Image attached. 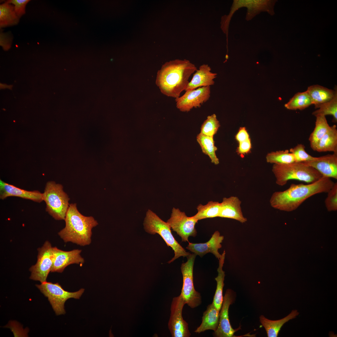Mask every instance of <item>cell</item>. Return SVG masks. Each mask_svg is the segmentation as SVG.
Listing matches in <instances>:
<instances>
[{
    "mask_svg": "<svg viewBox=\"0 0 337 337\" xmlns=\"http://www.w3.org/2000/svg\"><path fill=\"white\" fill-rule=\"evenodd\" d=\"M334 183L323 176L315 182L305 184L292 183L286 190L274 192L270 199L271 206L281 211L291 212L297 209L307 199L317 194L326 193Z\"/></svg>",
    "mask_w": 337,
    "mask_h": 337,
    "instance_id": "obj_1",
    "label": "cell"
},
{
    "mask_svg": "<svg viewBox=\"0 0 337 337\" xmlns=\"http://www.w3.org/2000/svg\"><path fill=\"white\" fill-rule=\"evenodd\" d=\"M197 69L194 64L185 59L166 62L157 72L156 84L163 94L177 98L185 90L189 78Z\"/></svg>",
    "mask_w": 337,
    "mask_h": 337,
    "instance_id": "obj_2",
    "label": "cell"
},
{
    "mask_svg": "<svg viewBox=\"0 0 337 337\" xmlns=\"http://www.w3.org/2000/svg\"><path fill=\"white\" fill-rule=\"evenodd\" d=\"M65 227L58 233L65 242H71L81 246L91 242L93 228L98 223L92 217H86L78 211L76 203L71 204L65 219Z\"/></svg>",
    "mask_w": 337,
    "mask_h": 337,
    "instance_id": "obj_3",
    "label": "cell"
},
{
    "mask_svg": "<svg viewBox=\"0 0 337 337\" xmlns=\"http://www.w3.org/2000/svg\"><path fill=\"white\" fill-rule=\"evenodd\" d=\"M272 170L276 178V184L281 186L285 185L289 180L292 179L312 183L323 177L315 168L302 163L274 164Z\"/></svg>",
    "mask_w": 337,
    "mask_h": 337,
    "instance_id": "obj_4",
    "label": "cell"
},
{
    "mask_svg": "<svg viewBox=\"0 0 337 337\" xmlns=\"http://www.w3.org/2000/svg\"><path fill=\"white\" fill-rule=\"evenodd\" d=\"M144 226V229L147 233L151 234H159L167 246L171 247L173 250L174 256L168 262V263L181 256L187 257L190 254L186 252L175 240L168 223L150 210H148L146 212Z\"/></svg>",
    "mask_w": 337,
    "mask_h": 337,
    "instance_id": "obj_5",
    "label": "cell"
},
{
    "mask_svg": "<svg viewBox=\"0 0 337 337\" xmlns=\"http://www.w3.org/2000/svg\"><path fill=\"white\" fill-rule=\"evenodd\" d=\"M46 211L56 220H65L69 208L70 198L60 184L49 181L43 193Z\"/></svg>",
    "mask_w": 337,
    "mask_h": 337,
    "instance_id": "obj_6",
    "label": "cell"
},
{
    "mask_svg": "<svg viewBox=\"0 0 337 337\" xmlns=\"http://www.w3.org/2000/svg\"><path fill=\"white\" fill-rule=\"evenodd\" d=\"M36 286L48 298L57 315L65 313L64 304L68 299L71 298L79 299L84 291V289L82 288L77 291L69 292L64 290L58 283H53L46 281Z\"/></svg>",
    "mask_w": 337,
    "mask_h": 337,
    "instance_id": "obj_7",
    "label": "cell"
},
{
    "mask_svg": "<svg viewBox=\"0 0 337 337\" xmlns=\"http://www.w3.org/2000/svg\"><path fill=\"white\" fill-rule=\"evenodd\" d=\"M196 256L194 253H190L187 257V261L182 263L181 267L183 285L180 294L185 303L191 308L197 307L202 302L200 294L195 290L193 282V267Z\"/></svg>",
    "mask_w": 337,
    "mask_h": 337,
    "instance_id": "obj_8",
    "label": "cell"
},
{
    "mask_svg": "<svg viewBox=\"0 0 337 337\" xmlns=\"http://www.w3.org/2000/svg\"><path fill=\"white\" fill-rule=\"evenodd\" d=\"M52 248L51 243L46 241L37 249V262L29 269L31 272L30 279L41 283L46 281L53 264Z\"/></svg>",
    "mask_w": 337,
    "mask_h": 337,
    "instance_id": "obj_9",
    "label": "cell"
},
{
    "mask_svg": "<svg viewBox=\"0 0 337 337\" xmlns=\"http://www.w3.org/2000/svg\"><path fill=\"white\" fill-rule=\"evenodd\" d=\"M198 221L193 217H188L178 208H173L170 218L167 222L171 228L181 237L182 242H188L190 236L195 237L197 234L195 226Z\"/></svg>",
    "mask_w": 337,
    "mask_h": 337,
    "instance_id": "obj_10",
    "label": "cell"
},
{
    "mask_svg": "<svg viewBox=\"0 0 337 337\" xmlns=\"http://www.w3.org/2000/svg\"><path fill=\"white\" fill-rule=\"evenodd\" d=\"M186 304L182 295L173 298L168 326L172 337H189L191 334L188 323L183 317L182 312Z\"/></svg>",
    "mask_w": 337,
    "mask_h": 337,
    "instance_id": "obj_11",
    "label": "cell"
},
{
    "mask_svg": "<svg viewBox=\"0 0 337 337\" xmlns=\"http://www.w3.org/2000/svg\"><path fill=\"white\" fill-rule=\"evenodd\" d=\"M210 93V86L186 91L182 96L175 99L176 107L183 112H188L193 108H199L209 100Z\"/></svg>",
    "mask_w": 337,
    "mask_h": 337,
    "instance_id": "obj_12",
    "label": "cell"
},
{
    "mask_svg": "<svg viewBox=\"0 0 337 337\" xmlns=\"http://www.w3.org/2000/svg\"><path fill=\"white\" fill-rule=\"evenodd\" d=\"M232 291L230 289L227 290L223 297V301L219 313V322L218 327L214 332V335L217 337H237L234 335L235 332L241 329V326L233 329L230 324L228 316L230 305L233 301Z\"/></svg>",
    "mask_w": 337,
    "mask_h": 337,
    "instance_id": "obj_13",
    "label": "cell"
},
{
    "mask_svg": "<svg viewBox=\"0 0 337 337\" xmlns=\"http://www.w3.org/2000/svg\"><path fill=\"white\" fill-rule=\"evenodd\" d=\"M81 250L75 249L69 251H65L53 247V264L51 272H62L65 268L73 264L82 265L84 260L81 255Z\"/></svg>",
    "mask_w": 337,
    "mask_h": 337,
    "instance_id": "obj_14",
    "label": "cell"
},
{
    "mask_svg": "<svg viewBox=\"0 0 337 337\" xmlns=\"http://www.w3.org/2000/svg\"><path fill=\"white\" fill-rule=\"evenodd\" d=\"M317 170L323 177L337 179V154L316 157L311 161L301 162Z\"/></svg>",
    "mask_w": 337,
    "mask_h": 337,
    "instance_id": "obj_15",
    "label": "cell"
},
{
    "mask_svg": "<svg viewBox=\"0 0 337 337\" xmlns=\"http://www.w3.org/2000/svg\"><path fill=\"white\" fill-rule=\"evenodd\" d=\"M224 236L221 235L218 231H215L210 239L204 243H194L189 242L186 248L196 255L202 257L206 254L211 253L218 260L221 256L218 249L222 247L221 243L224 239Z\"/></svg>",
    "mask_w": 337,
    "mask_h": 337,
    "instance_id": "obj_16",
    "label": "cell"
},
{
    "mask_svg": "<svg viewBox=\"0 0 337 337\" xmlns=\"http://www.w3.org/2000/svg\"><path fill=\"white\" fill-rule=\"evenodd\" d=\"M15 196L40 203L43 201V193L37 191H29L18 188L0 180V198L4 199Z\"/></svg>",
    "mask_w": 337,
    "mask_h": 337,
    "instance_id": "obj_17",
    "label": "cell"
},
{
    "mask_svg": "<svg viewBox=\"0 0 337 337\" xmlns=\"http://www.w3.org/2000/svg\"><path fill=\"white\" fill-rule=\"evenodd\" d=\"M220 211L219 217L236 220L241 223L247 220L242 212L241 201L237 197L232 196L224 198L220 203Z\"/></svg>",
    "mask_w": 337,
    "mask_h": 337,
    "instance_id": "obj_18",
    "label": "cell"
},
{
    "mask_svg": "<svg viewBox=\"0 0 337 337\" xmlns=\"http://www.w3.org/2000/svg\"><path fill=\"white\" fill-rule=\"evenodd\" d=\"M211 68L207 64L200 66L193 74L185 91L191 90L198 87L210 86L214 84L217 73L211 72Z\"/></svg>",
    "mask_w": 337,
    "mask_h": 337,
    "instance_id": "obj_19",
    "label": "cell"
},
{
    "mask_svg": "<svg viewBox=\"0 0 337 337\" xmlns=\"http://www.w3.org/2000/svg\"><path fill=\"white\" fill-rule=\"evenodd\" d=\"M337 90L335 86L334 90L330 89L318 85H313L308 87L306 91L311 99L312 104L315 108L320 105L331 100Z\"/></svg>",
    "mask_w": 337,
    "mask_h": 337,
    "instance_id": "obj_20",
    "label": "cell"
},
{
    "mask_svg": "<svg viewBox=\"0 0 337 337\" xmlns=\"http://www.w3.org/2000/svg\"><path fill=\"white\" fill-rule=\"evenodd\" d=\"M219 313L212 302L208 305L203 313L201 325L194 332L200 333L209 330L215 331L219 324Z\"/></svg>",
    "mask_w": 337,
    "mask_h": 337,
    "instance_id": "obj_21",
    "label": "cell"
},
{
    "mask_svg": "<svg viewBox=\"0 0 337 337\" xmlns=\"http://www.w3.org/2000/svg\"><path fill=\"white\" fill-rule=\"evenodd\" d=\"M299 314L297 310H292L286 317L276 320H270L261 315L260 317V321L265 328L267 337H277L283 325L289 320L295 318Z\"/></svg>",
    "mask_w": 337,
    "mask_h": 337,
    "instance_id": "obj_22",
    "label": "cell"
},
{
    "mask_svg": "<svg viewBox=\"0 0 337 337\" xmlns=\"http://www.w3.org/2000/svg\"><path fill=\"white\" fill-rule=\"evenodd\" d=\"M315 151L318 152L331 151L337 154V129L335 125L330 126L329 130L319 141Z\"/></svg>",
    "mask_w": 337,
    "mask_h": 337,
    "instance_id": "obj_23",
    "label": "cell"
},
{
    "mask_svg": "<svg viewBox=\"0 0 337 337\" xmlns=\"http://www.w3.org/2000/svg\"><path fill=\"white\" fill-rule=\"evenodd\" d=\"M225 254V251H224L219 260V266L217 269L218 275L215 278L217 283V288L212 302L215 306L220 311L223 298L222 292L225 274V272L222 270V267L224 262Z\"/></svg>",
    "mask_w": 337,
    "mask_h": 337,
    "instance_id": "obj_24",
    "label": "cell"
},
{
    "mask_svg": "<svg viewBox=\"0 0 337 337\" xmlns=\"http://www.w3.org/2000/svg\"><path fill=\"white\" fill-rule=\"evenodd\" d=\"M316 117L315 126L309 139L310 147L314 151L320 140L330 127L327 123L325 116L318 115Z\"/></svg>",
    "mask_w": 337,
    "mask_h": 337,
    "instance_id": "obj_25",
    "label": "cell"
},
{
    "mask_svg": "<svg viewBox=\"0 0 337 337\" xmlns=\"http://www.w3.org/2000/svg\"><path fill=\"white\" fill-rule=\"evenodd\" d=\"M19 18L16 14L14 6L6 1L0 5V27L17 25Z\"/></svg>",
    "mask_w": 337,
    "mask_h": 337,
    "instance_id": "obj_26",
    "label": "cell"
},
{
    "mask_svg": "<svg viewBox=\"0 0 337 337\" xmlns=\"http://www.w3.org/2000/svg\"><path fill=\"white\" fill-rule=\"evenodd\" d=\"M213 137L199 133L197 135L196 139L202 152L209 157L212 163L217 165L219 162L216 155V151L217 148L215 145Z\"/></svg>",
    "mask_w": 337,
    "mask_h": 337,
    "instance_id": "obj_27",
    "label": "cell"
},
{
    "mask_svg": "<svg viewBox=\"0 0 337 337\" xmlns=\"http://www.w3.org/2000/svg\"><path fill=\"white\" fill-rule=\"evenodd\" d=\"M220 207V203L217 201H210L205 205L199 204L197 207V213L192 217L197 221L218 217Z\"/></svg>",
    "mask_w": 337,
    "mask_h": 337,
    "instance_id": "obj_28",
    "label": "cell"
},
{
    "mask_svg": "<svg viewBox=\"0 0 337 337\" xmlns=\"http://www.w3.org/2000/svg\"><path fill=\"white\" fill-rule=\"evenodd\" d=\"M275 0H239L238 2L241 5L247 6L248 8L247 15L250 13H254L264 11L267 12L271 15L274 14L273 7L276 2Z\"/></svg>",
    "mask_w": 337,
    "mask_h": 337,
    "instance_id": "obj_29",
    "label": "cell"
},
{
    "mask_svg": "<svg viewBox=\"0 0 337 337\" xmlns=\"http://www.w3.org/2000/svg\"><path fill=\"white\" fill-rule=\"evenodd\" d=\"M310 97L306 91L295 94L285 105V107L290 110H303L312 105Z\"/></svg>",
    "mask_w": 337,
    "mask_h": 337,
    "instance_id": "obj_30",
    "label": "cell"
},
{
    "mask_svg": "<svg viewBox=\"0 0 337 337\" xmlns=\"http://www.w3.org/2000/svg\"><path fill=\"white\" fill-rule=\"evenodd\" d=\"M268 163L276 164H287L295 162L293 155L288 149L272 152L266 157Z\"/></svg>",
    "mask_w": 337,
    "mask_h": 337,
    "instance_id": "obj_31",
    "label": "cell"
},
{
    "mask_svg": "<svg viewBox=\"0 0 337 337\" xmlns=\"http://www.w3.org/2000/svg\"><path fill=\"white\" fill-rule=\"evenodd\" d=\"M318 109L314 111L312 115L315 117L318 115H332V122H337V90L333 98L330 101L320 105Z\"/></svg>",
    "mask_w": 337,
    "mask_h": 337,
    "instance_id": "obj_32",
    "label": "cell"
},
{
    "mask_svg": "<svg viewBox=\"0 0 337 337\" xmlns=\"http://www.w3.org/2000/svg\"><path fill=\"white\" fill-rule=\"evenodd\" d=\"M220 126L216 115L212 114L208 116L202 125L200 133L206 136L213 137Z\"/></svg>",
    "mask_w": 337,
    "mask_h": 337,
    "instance_id": "obj_33",
    "label": "cell"
},
{
    "mask_svg": "<svg viewBox=\"0 0 337 337\" xmlns=\"http://www.w3.org/2000/svg\"><path fill=\"white\" fill-rule=\"evenodd\" d=\"M305 147L302 144H298L290 149L289 152L293 155L296 162H309L314 160L316 157L311 156L305 150Z\"/></svg>",
    "mask_w": 337,
    "mask_h": 337,
    "instance_id": "obj_34",
    "label": "cell"
},
{
    "mask_svg": "<svg viewBox=\"0 0 337 337\" xmlns=\"http://www.w3.org/2000/svg\"><path fill=\"white\" fill-rule=\"evenodd\" d=\"M327 196L325 203L329 211L337 210V183H334L331 188L327 193Z\"/></svg>",
    "mask_w": 337,
    "mask_h": 337,
    "instance_id": "obj_35",
    "label": "cell"
},
{
    "mask_svg": "<svg viewBox=\"0 0 337 337\" xmlns=\"http://www.w3.org/2000/svg\"><path fill=\"white\" fill-rule=\"evenodd\" d=\"M30 0H8L6 1L14 6L15 12L20 18L26 12V6Z\"/></svg>",
    "mask_w": 337,
    "mask_h": 337,
    "instance_id": "obj_36",
    "label": "cell"
},
{
    "mask_svg": "<svg viewBox=\"0 0 337 337\" xmlns=\"http://www.w3.org/2000/svg\"><path fill=\"white\" fill-rule=\"evenodd\" d=\"M12 40V37L9 33L0 31V45L5 51L8 50L11 47Z\"/></svg>",
    "mask_w": 337,
    "mask_h": 337,
    "instance_id": "obj_37",
    "label": "cell"
},
{
    "mask_svg": "<svg viewBox=\"0 0 337 337\" xmlns=\"http://www.w3.org/2000/svg\"><path fill=\"white\" fill-rule=\"evenodd\" d=\"M239 143L237 149V152L238 154L244 155L247 154L250 151L251 148L250 138Z\"/></svg>",
    "mask_w": 337,
    "mask_h": 337,
    "instance_id": "obj_38",
    "label": "cell"
},
{
    "mask_svg": "<svg viewBox=\"0 0 337 337\" xmlns=\"http://www.w3.org/2000/svg\"><path fill=\"white\" fill-rule=\"evenodd\" d=\"M249 138V134L244 127H240L235 136L236 139L239 143L247 140Z\"/></svg>",
    "mask_w": 337,
    "mask_h": 337,
    "instance_id": "obj_39",
    "label": "cell"
}]
</instances>
